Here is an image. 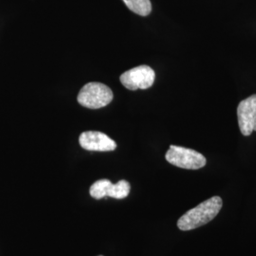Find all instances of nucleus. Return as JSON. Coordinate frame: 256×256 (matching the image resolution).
I'll list each match as a JSON object with an SVG mask.
<instances>
[{
  "mask_svg": "<svg viewBox=\"0 0 256 256\" xmlns=\"http://www.w3.org/2000/svg\"><path fill=\"white\" fill-rule=\"evenodd\" d=\"M113 100V92L101 82L86 84L78 95L79 104L90 110H100L108 106Z\"/></svg>",
  "mask_w": 256,
  "mask_h": 256,
  "instance_id": "obj_2",
  "label": "nucleus"
},
{
  "mask_svg": "<svg viewBox=\"0 0 256 256\" xmlns=\"http://www.w3.org/2000/svg\"></svg>",
  "mask_w": 256,
  "mask_h": 256,
  "instance_id": "obj_9",
  "label": "nucleus"
},
{
  "mask_svg": "<svg viewBox=\"0 0 256 256\" xmlns=\"http://www.w3.org/2000/svg\"><path fill=\"white\" fill-rule=\"evenodd\" d=\"M165 158L170 164L187 170H198L207 164V160L204 156L184 147L171 146Z\"/></svg>",
  "mask_w": 256,
  "mask_h": 256,
  "instance_id": "obj_3",
  "label": "nucleus"
},
{
  "mask_svg": "<svg viewBox=\"0 0 256 256\" xmlns=\"http://www.w3.org/2000/svg\"><path fill=\"white\" fill-rule=\"evenodd\" d=\"M238 117L240 131L244 136L248 137L256 131V94L239 104Z\"/></svg>",
  "mask_w": 256,
  "mask_h": 256,
  "instance_id": "obj_6",
  "label": "nucleus"
},
{
  "mask_svg": "<svg viewBox=\"0 0 256 256\" xmlns=\"http://www.w3.org/2000/svg\"><path fill=\"white\" fill-rule=\"evenodd\" d=\"M128 9L140 16H148L152 12L150 0H124Z\"/></svg>",
  "mask_w": 256,
  "mask_h": 256,
  "instance_id": "obj_8",
  "label": "nucleus"
},
{
  "mask_svg": "<svg viewBox=\"0 0 256 256\" xmlns=\"http://www.w3.org/2000/svg\"><path fill=\"white\" fill-rule=\"evenodd\" d=\"M156 80L155 72L148 66L132 68L120 76V82L129 90H148Z\"/></svg>",
  "mask_w": 256,
  "mask_h": 256,
  "instance_id": "obj_4",
  "label": "nucleus"
},
{
  "mask_svg": "<svg viewBox=\"0 0 256 256\" xmlns=\"http://www.w3.org/2000/svg\"><path fill=\"white\" fill-rule=\"evenodd\" d=\"M79 142L80 146L88 151L110 152L117 148V144L112 138L104 133L96 131L84 132L80 136Z\"/></svg>",
  "mask_w": 256,
  "mask_h": 256,
  "instance_id": "obj_7",
  "label": "nucleus"
},
{
  "mask_svg": "<svg viewBox=\"0 0 256 256\" xmlns=\"http://www.w3.org/2000/svg\"><path fill=\"white\" fill-rule=\"evenodd\" d=\"M131 190V186L126 180H120L113 184L108 180H101L94 183L90 188V196L95 200H102L106 196L116 200L126 198Z\"/></svg>",
  "mask_w": 256,
  "mask_h": 256,
  "instance_id": "obj_5",
  "label": "nucleus"
},
{
  "mask_svg": "<svg viewBox=\"0 0 256 256\" xmlns=\"http://www.w3.org/2000/svg\"><path fill=\"white\" fill-rule=\"evenodd\" d=\"M223 207V200L220 196H214L202 202L198 207L188 210L178 221V229L183 232L200 228L214 220Z\"/></svg>",
  "mask_w": 256,
  "mask_h": 256,
  "instance_id": "obj_1",
  "label": "nucleus"
}]
</instances>
